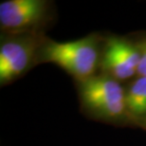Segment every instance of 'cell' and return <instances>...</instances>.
I'll return each mask as SVG.
<instances>
[{
  "label": "cell",
  "mask_w": 146,
  "mask_h": 146,
  "mask_svg": "<svg viewBox=\"0 0 146 146\" xmlns=\"http://www.w3.org/2000/svg\"><path fill=\"white\" fill-rule=\"evenodd\" d=\"M46 61L56 64L82 82L91 78L97 63V49L92 41L49 42L44 50Z\"/></svg>",
  "instance_id": "obj_1"
},
{
  "label": "cell",
  "mask_w": 146,
  "mask_h": 146,
  "mask_svg": "<svg viewBox=\"0 0 146 146\" xmlns=\"http://www.w3.org/2000/svg\"><path fill=\"white\" fill-rule=\"evenodd\" d=\"M81 94L87 106L104 116L118 117L126 106L121 86L109 77H91L84 81Z\"/></svg>",
  "instance_id": "obj_2"
},
{
  "label": "cell",
  "mask_w": 146,
  "mask_h": 146,
  "mask_svg": "<svg viewBox=\"0 0 146 146\" xmlns=\"http://www.w3.org/2000/svg\"><path fill=\"white\" fill-rule=\"evenodd\" d=\"M46 4L41 0H10L0 4V23L3 29L22 30L40 21Z\"/></svg>",
  "instance_id": "obj_3"
},
{
  "label": "cell",
  "mask_w": 146,
  "mask_h": 146,
  "mask_svg": "<svg viewBox=\"0 0 146 146\" xmlns=\"http://www.w3.org/2000/svg\"><path fill=\"white\" fill-rule=\"evenodd\" d=\"M139 59L141 53L130 44L110 39L104 52L103 66L113 77L124 80L137 72Z\"/></svg>",
  "instance_id": "obj_4"
},
{
  "label": "cell",
  "mask_w": 146,
  "mask_h": 146,
  "mask_svg": "<svg viewBox=\"0 0 146 146\" xmlns=\"http://www.w3.org/2000/svg\"><path fill=\"white\" fill-rule=\"evenodd\" d=\"M31 56L30 46L18 42H9L0 48V81H10L27 68Z\"/></svg>",
  "instance_id": "obj_5"
},
{
  "label": "cell",
  "mask_w": 146,
  "mask_h": 146,
  "mask_svg": "<svg viewBox=\"0 0 146 146\" xmlns=\"http://www.w3.org/2000/svg\"><path fill=\"white\" fill-rule=\"evenodd\" d=\"M125 106L137 115L146 113V78L139 77L125 95Z\"/></svg>",
  "instance_id": "obj_6"
},
{
  "label": "cell",
  "mask_w": 146,
  "mask_h": 146,
  "mask_svg": "<svg viewBox=\"0 0 146 146\" xmlns=\"http://www.w3.org/2000/svg\"><path fill=\"white\" fill-rule=\"evenodd\" d=\"M137 73L141 77L146 78V44L141 52V59H139L138 68H137Z\"/></svg>",
  "instance_id": "obj_7"
}]
</instances>
